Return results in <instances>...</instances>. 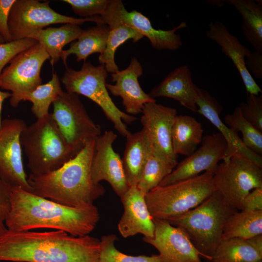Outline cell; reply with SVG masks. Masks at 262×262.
<instances>
[{
	"mask_svg": "<svg viewBox=\"0 0 262 262\" xmlns=\"http://www.w3.org/2000/svg\"><path fill=\"white\" fill-rule=\"evenodd\" d=\"M100 240L74 236L56 230L0 234V261L14 262H98Z\"/></svg>",
	"mask_w": 262,
	"mask_h": 262,
	"instance_id": "cell-1",
	"label": "cell"
},
{
	"mask_svg": "<svg viewBox=\"0 0 262 262\" xmlns=\"http://www.w3.org/2000/svg\"><path fill=\"white\" fill-rule=\"evenodd\" d=\"M99 219L94 205L72 207L12 186L11 209L6 219L7 229L16 231L48 228L79 237L88 235Z\"/></svg>",
	"mask_w": 262,
	"mask_h": 262,
	"instance_id": "cell-2",
	"label": "cell"
},
{
	"mask_svg": "<svg viewBox=\"0 0 262 262\" xmlns=\"http://www.w3.org/2000/svg\"><path fill=\"white\" fill-rule=\"evenodd\" d=\"M95 139L58 169L41 175L31 174L28 182L32 193L72 207L93 204L102 196L104 187L94 183L91 175Z\"/></svg>",
	"mask_w": 262,
	"mask_h": 262,
	"instance_id": "cell-3",
	"label": "cell"
},
{
	"mask_svg": "<svg viewBox=\"0 0 262 262\" xmlns=\"http://www.w3.org/2000/svg\"><path fill=\"white\" fill-rule=\"evenodd\" d=\"M20 140L33 174L56 170L77 154L65 139L50 113L27 126Z\"/></svg>",
	"mask_w": 262,
	"mask_h": 262,
	"instance_id": "cell-4",
	"label": "cell"
},
{
	"mask_svg": "<svg viewBox=\"0 0 262 262\" xmlns=\"http://www.w3.org/2000/svg\"><path fill=\"white\" fill-rule=\"evenodd\" d=\"M236 211L214 192L197 207L167 221L182 229L200 256L211 261L222 240L227 219Z\"/></svg>",
	"mask_w": 262,
	"mask_h": 262,
	"instance_id": "cell-5",
	"label": "cell"
},
{
	"mask_svg": "<svg viewBox=\"0 0 262 262\" xmlns=\"http://www.w3.org/2000/svg\"><path fill=\"white\" fill-rule=\"evenodd\" d=\"M213 175L205 172L150 190L145 198L152 218L168 221L200 204L215 192Z\"/></svg>",
	"mask_w": 262,
	"mask_h": 262,
	"instance_id": "cell-6",
	"label": "cell"
},
{
	"mask_svg": "<svg viewBox=\"0 0 262 262\" xmlns=\"http://www.w3.org/2000/svg\"><path fill=\"white\" fill-rule=\"evenodd\" d=\"M107 73L104 66L85 61L80 70L66 67L61 82L66 92L84 96L97 104L115 129L126 137L130 131L125 123L131 124L136 118L120 110L112 100L106 86Z\"/></svg>",
	"mask_w": 262,
	"mask_h": 262,
	"instance_id": "cell-7",
	"label": "cell"
},
{
	"mask_svg": "<svg viewBox=\"0 0 262 262\" xmlns=\"http://www.w3.org/2000/svg\"><path fill=\"white\" fill-rule=\"evenodd\" d=\"M216 192L228 206L242 210L245 197L253 189L262 188V167L239 154L218 164L213 175Z\"/></svg>",
	"mask_w": 262,
	"mask_h": 262,
	"instance_id": "cell-8",
	"label": "cell"
},
{
	"mask_svg": "<svg viewBox=\"0 0 262 262\" xmlns=\"http://www.w3.org/2000/svg\"><path fill=\"white\" fill-rule=\"evenodd\" d=\"M52 104L51 116L77 154L88 142L101 134L100 126L90 117L78 95L63 91Z\"/></svg>",
	"mask_w": 262,
	"mask_h": 262,
	"instance_id": "cell-9",
	"label": "cell"
},
{
	"mask_svg": "<svg viewBox=\"0 0 262 262\" xmlns=\"http://www.w3.org/2000/svg\"><path fill=\"white\" fill-rule=\"evenodd\" d=\"M50 57L44 47L37 42L16 55L0 75V88L10 91V104L18 107L23 98L42 84L40 72L44 62Z\"/></svg>",
	"mask_w": 262,
	"mask_h": 262,
	"instance_id": "cell-10",
	"label": "cell"
},
{
	"mask_svg": "<svg viewBox=\"0 0 262 262\" xmlns=\"http://www.w3.org/2000/svg\"><path fill=\"white\" fill-rule=\"evenodd\" d=\"M86 22L104 23L100 16L75 18L60 14L50 7L49 1L16 0L9 13L8 28L12 41H15L27 38L34 31L51 24L80 26Z\"/></svg>",
	"mask_w": 262,
	"mask_h": 262,
	"instance_id": "cell-11",
	"label": "cell"
},
{
	"mask_svg": "<svg viewBox=\"0 0 262 262\" xmlns=\"http://www.w3.org/2000/svg\"><path fill=\"white\" fill-rule=\"evenodd\" d=\"M110 28L118 24L129 26L147 37L152 47L158 50H176L182 45L180 36L176 32L187 27V22H181L171 30L153 28L148 17L133 10L129 12L120 0H111L105 13L100 16Z\"/></svg>",
	"mask_w": 262,
	"mask_h": 262,
	"instance_id": "cell-12",
	"label": "cell"
},
{
	"mask_svg": "<svg viewBox=\"0 0 262 262\" xmlns=\"http://www.w3.org/2000/svg\"><path fill=\"white\" fill-rule=\"evenodd\" d=\"M27 127L20 118H6L0 128V178L11 186L32 193L22 160L21 133Z\"/></svg>",
	"mask_w": 262,
	"mask_h": 262,
	"instance_id": "cell-13",
	"label": "cell"
},
{
	"mask_svg": "<svg viewBox=\"0 0 262 262\" xmlns=\"http://www.w3.org/2000/svg\"><path fill=\"white\" fill-rule=\"evenodd\" d=\"M141 123L153 155L172 165L178 164L173 152L171 131L177 110L156 102L146 103L142 109Z\"/></svg>",
	"mask_w": 262,
	"mask_h": 262,
	"instance_id": "cell-14",
	"label": "cell"
},
{
	"mask_svg": "<svg viewBox=\"0 0 262 262\" xmlns=\"http://www.w3.org/2000/svg\"><path fill=\"white\" fill-rule=\"evenodd\" d=\"M201 143L198 149L178 164L176 168L161 182L160 186L196 176L203 171L214 174L219 162L226 157L227 141L218 132L204 136Z\"/></svg>",
	"mask_w": 262,
	"mask_h": 262,
	"instance_id": "cell-15",
	"label": "cell"
},
{
	"mask_svg": "<svg viewBox=\"0 0 262 262\" xmlns=\"http://www.w3.org/2000/svg\"><path fill=\"white\" fill-rule=\"evenodd\" d=\"M117 135L112 131H105L95 139V149L91 165L93 182L107 181L115 194L123 196L130 186L124 172L122 159L114 149L113 144Z\"/></svg>",
	"mask_w": 262,
	"mask_h": 262,
	"instance_id": "cell-16",
	"label": "cell"
},
{
	"mask_svg": "<svg viewBox=\"0 0 262 262\" xmlns=\"http://www.w3.org/2000/svg\"><path fill=\"white\" fill-rule=\"evenodd\" d=\"M153 237H144L143 240L158 250L163 262H202L199 252L182 229L165 220L153 219Z\"/></svg>",
	"mask_w": 262,
	"mask_h": 262,
	"instance_id": "cell-17",
	"label": "cell"
},
{
	"mask_svg": "<svg viewBox=\"0 0 262 262\" xmlns=\"http://www.w3.org/2000/svg\"><path fill=\"white\" fill-rule=\"evenodd\" d=\"M143 73L141 63L132 57L127 67L111 74L115 84H106L108 91L113 96L121 97L126 112L131 115L141 113L146 103L156 102L144 92L139 84L138 78Z\"/></svg>",
	"mask_w": 262,
	"mask_h": 262,
	"instance_id": "cell-18",
	"label": "cell"
},
{
	"mask_svg": "<svg viewBox=\"0 0 262 262\" xmlns=\"http://www.w3.org/2000/svg\"><path fill=\"white\" fill-rule=\"evenodd\" d=\"M197 112L207 118L219 131L227 143V150L224 162L234 154H239L262 167V156L257 154L244 144L238 133L233 131L220 119L222 105L207 90L198 87L196 102Z\"/></svg>",
	"mask_w": 262,
	"mask_h": 262,
	"instance_id": "cell-19",
	"label": "cell"
},
{
	"mask_svg": "<svg viewBox=\"0 0 262 262\" xmlns=\"http://www.w3.org/2000/svg\"><path fill=\"white\" fill-rule=\"evenodd\" d=\"M145 197L137 185L130 186L120 197L124 213L118 224V229L124 238L139 233L146 238L153 237L155 225Z\"/></svg>",
	"mask_w": 262,
	"mask_h": 262,
	"instance_id": "cell-20",
	"label": "cell"
},
{
	"mask_svg": "<svg viewBox=\"0 0 262 262\" xmlns=\"http://www.w3.org/2000/svg\"><path fill=\"white\" fill-rule=\"evenodd\" d=\"M206 35L207 38L215 41L220 47L222 52L231 60L242 78L247 93L258 95L262 93L260 87L246 66L245 59L251 52L250 49L218 21L209 23Z\"/></svg>",
	"mask_w": 262,
	"mask_h": 262,
	"instance_id": "cell-21",
	"label": "cell"
},
{
	"mask_svg": "<svg viewBox=\"0 0 262 262\" xmlns=\"http://www.w3.org/2000/svg\"><path fill=\"white\" fill-rule=\"evenodd\" d=\"M198 88L192 80L190 69L187 65H183L170 72L148 94L153 98H172L196 113L197 111L196 102Z\"/></svg>",
	"mask_w": 262,
	"mask_h": 262,
	"instance_id": "cell-22",
	"label": "cell"
},
{
	"mask_svg": "<svg viewBox=\"0 0 262 262\" xmlns=\"http://www.w3.org/2000/svg\"><path fill=\"white\" fill-rule=\"evenodd\" d=\"M126 143L122 163L129 186L137 185L145 166L152 154L150 145L144 130L126 135Z\"/></svg>",
	"mask_w": 262,
	"mask_h": 262,
	"instance_id": "cell-23",
	"label": "cell"
},
{
	"mask_svg": "<svg viewBox=\"0 0 262 262\" xmlns=\"http://www.w3.org/2000/svg\"><path fill=\"white\" fill-rule=\"evenodd\" d=\"M82 30L79 25L66 23L59 27H48L35 31L27 38L35 40L44 47L53 66L61 58L63 48L77 40Z\"/></svg>",
	"mask_w": 262,
	"mask_h": 262,
	"instance_id": "cell-24",
	"label": "cell"
},
{
	"mask_svg": "<svg viewBox=\"0 0 262 262\" xmlns=\"http://www.w3.org/2000/svg\"><path fill=\"white\" fill-rule=\"evenodd\" d=\"M110 30L109 26L104 23L97 24L83 30L76 41L72 43L68 49L62 51L61 58L66 67H67L66 60L71 54H74L77 61L79 62L86 61L92 54H102L106 48Z\"/></svg>",
	"mask_w": 262,
	"mask_h": 262,
	"instance_id": "cell-25",
	"label": "cell"
},
{
	"mask_svg": "<svg viewBox=\"0 0 262 262\" xmlns=\"http://www.w3.org/2000/svg\"><path fill=\"white\" fill-rule=\"evenodd\" d=\"M202 124L188 115H177L171 131L172 146L176 155L188 157L196 149L203 138Z\"/></svg>",
	"mask_w": 262,
	"mask_h": 262,
	"instance_id": "cell-26",
	"label": "cell"
},
{
	"mask_svg": "<svg viewBox=\"0 0 262 262\" xmlns=\"http://www.w3.org/2000/svg\"><path fill=\"white\" fill-rule=\"evenodd\" d=\"M242 18L243 33L255 51L262 52V1L261 0H228Z\"/></svg>",
	"mask_w": 262,
	"mask_h": 262,
	"instance_id": "cell-27",
	"label": "cell"
},
{
	"mask_svg": "<svg viewBox=\"0 0 262 262\" xmlns=\"http://www.w3.org/2000/svg\"><path fill=\"white\" fill-rule=\"evenodd\" d=\"M262 234V211L242 210L233 213L224 225L222 239H248Z\"/></svg>",
	"mask_w": 262,
	"mask_h": 262,
	"instance_id": "cell-28",
	"label": "cell"
},
{
	"mask_svg": "<svg viewBox=\"0 0 262 262\" xmlns=\"http://www.w3.org/2000/svg\"><path fill=\"white\" fill-rule=\"evenodd\" d=\"M211 262H262V251L248 239L231 238L222 240Z\"/></svg>",
	"mask_w": 262,
	"mask_h": 262,
	"instance_id": "cell-29",
	"label": "cell"
},
{
	"mask_svg": "<svg viewBox=\"0 0 262 262\" xmlns=\"http://www.w3.org/2000/svg\"><path fill=\"white\" fill-rule=\"evenodd\" d=\"M110 28L105 49L99 54L98 60L100 65L104 66L107 72L112 74L119 70L115 59L118 47L129 39L136 42L144 36L137 30L124 24H118Z\"/></svg>",
	"mask_w": 262,
	"mask_h": 262,
	"instance_id": "cell-30",
	"label": "cell"
},
{
	"mask_svg": "<svg viewBox=\"0 0 262 262\" xmlns=\"http://www.w3.org/2000/svg\"><path fill=\"white\" fill-rule=\"evenodd\" d=\"M62 91L59 77L56 73H53L49 82L41 84L33 92L26 95L23 101L28 100L32 102V112L37 119H39L49 114L50 104Z\"/></svg>",
	"mask_w": 262,
	"mask_h": 262,
	"instance_id": "cell-31",
	"label": "cell"
},
{
	"mask_svg": "<svg viewBox=\"0 0 262 262\" xmlns=\"http://www.w3.org/2000/svg\"><path fill=\"white\" fill-rule=\"evenodd\" d=\"M233 131L242 134L241 138L245 146L250 150L262 156V131H260L242 116L239 106L236 107L232 114H227L223 122Z\"/></svg>",
	"mask_w": 262,
	"mask_h": 262,
	"instance_id": "cell-32",
	"label": "cell"
},
{
	"mask_svg": "<svg viewBox=\"0 0 262 262\" xmlns=\"http://www.w3.org/2000/svg\"><path fill=\"white\" fill-rule=\"evenodd\" d=\"M174 168L169 163L151 154L137 185L138 188L146 196L148 192L159 185Z\"/></svg>",
	"mask_w": 262,
	"mask_h": 262,
	"instance_id": "cell-33",
	"label": "cell"
},
{
	"mask_svg": "<svg viewBox=\"0 0 262 262\" xmlns=\"http://www.w3.org/2000/svg\"><path fill=\"white\" fill-rule=\"evenodd\" d=\"M116 235L102 236L100 240L98 262H163L159 255L131 256L118 250L115 246Z\"/></svg>",
	"mask_w": 262,
	"mask_h": 262,
	"instance_id": "cell-34",
	"label": "cell"
},
{
	"mask_svg": "<svg viewBox=\"0 0 262 262\" xmlns=\"http://www.w3.org/2000/svg\"><path fill=\"white\" fill-rule=\"evenodd\" d=\"M111 0H63L69 4L73 12L81 18L101 16Z\"/></svg>",
	"mask_w": 262,
	"mask_h": 262,
	"instance_id": "cell-35",
	"label": "cell"
},
{
	"mask_svg": "<svg viewBox=\"0 0 262 262\" xmlns=\"http://www.w3.org/2000/svg\"><path fill=\"white\" fill-rule=\"evenodd\" d=\"M239 107L243 117L262 131V95L247 93L246 102H241Z\"/></svg>",
	"mask_w": 262,
	"mask_h": 262,
	"instance_id": "cell-36",
	"label": "cell"
},
{
	"mask_svg": "<svg viewBox=\"0 0 262 262\" xmlns=\"http://www.w3.org/2000/svg\"><path fill=\"white\" fill-rule=\"evenodd\" d=\"M38 42L30 38L0 43V75L6 65L16 55L35 45Z\"/></svg>",
	"mask_w": 262,
	"mask_h": 262,
	"instance_id": "cell-37",
	"label": "cell"
},
{
	"mask_svg": "<svg viewBox=\"0 0 262 262\" xmlns=\"http://www.w3.org/2000/svg\"><path fill=\"white\" fill-rule=\"evenodd\" d=\"M12 187L0 178V234L7 229L4 225L11 209Z\"/></svg>",
	"mask_w": 262,
	"mask_h": 262,
	"instance_id": "cell-38",
	"label": "cell"
},
{
	"mask_svg": "<svg viewBox=\"0 0 262 262\" xmlns=\"http://www.w3.org/2000/svg\"><path fill=\"white\" fill-rule=\"evenodd\" d=\"M15 0H0V34L5 42L12 41L8 28V18Z\"/></svg>",
	"mask_w": 262,
	"mask_h": 262,
	"instance_id": "cell-39",
	"label": "cell"
},
{
	"mask_svg": "<svg viewBox=\"0 0 262 262\" xmlns=\"http://www.w3.org/2000/svg\"><path fill=\"white\" fill-rule=\"evenodd\" d=\"M242 210L262 211V188L253 189L245 197Z\"/></svg>",
	"mask_w": 262,
	"mask_h": 262,
	"instance_id": "cell-40",
	"label": "cell"
},
{
	"mask_svg": "<svg viewBox=\"0 0 262 262\" xmlns=\"http://www.w3.org/2000/svg\"><path fill=\"white\" fill-rule=\"evenodd\" d=\"M245 65L247 70L258 79L262 78V52L255 51L246 58Z\"/></svg>",
	"mask_w": 262,
	"mask_h": 262,
	"instance_id": "cell-41",
	"label": "cell"
},
{
	"mask_svg": "<svg viewBox=\"0 0 262 262\" xmlns=\"http://www.w3.org/2000/svg\"><path fill=\"white\" fill-rule=\"evenodd\" d=\"M248 239L254 247L262 251V234L256 235Z\"/></svg>",
	"mask_w": 262,
	"mask_h": 262,
	"instance_id": "cell-42",
	"label": "cell"
},
{
	"mask_svg": "<svg viewBox=\"0 0 262 262\" xmlns=\"http://www.w3.org/2000/svg\"><path fill=\"white\" fill-rule=\"evenodd\" d=\"M11 95V93L9 92H4L0 90V128H1L2 121L1 119V111L3 103L5 99L10 98Z\"/></svg>",
	"mask_w": 262,
	"mask_h": 262,
	"instance_id": "cell-43",
	"label": "cell"
},
{
	"mask_svg": "<svg viewBox=\"0 0 262 262\" xmlns=\"http://www.w3.org/2000/svg\"><path fill=\"white\" fill-rule=\"evenodd\" d=\"M5 41L2 36L0 34V43H5Z\"/></svg>",
	"mask_w": 262,
	"mask_h": 262,
	"instance_id": "cell-44",
	"label": "cell"
}]
</instances>
